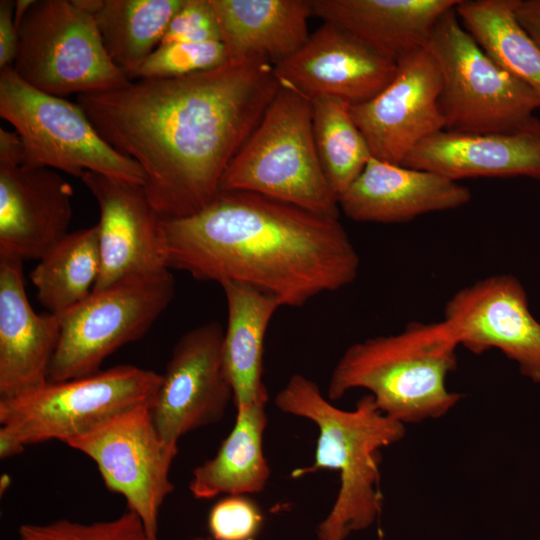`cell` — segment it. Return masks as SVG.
<instances>
[{"label":"cell","mask_w":540,"mask_h":540,"mask_svg":"<svg viewBox=\"0 0 540 540\" xmlns=\"http://www.w3.org/2000/svg\"><path fill=\"white\" fill-rule=\"evenodd\" d=\"M280 85L271 63L227 62L169 79H138L77 96L101 137L134 160L162 219L192 215L220 192L221 178Z\"/></svg>","instance_id":"cell-1"},{"label":"cell","mask_w":540,"mask_h":540,"mask_svg":"<svg viewBox=\"0 0 540 540\" xmlns=\"http://www.w3.org/2000/svg\"><path fill=\"white\" fill-rule=\"evenodd\" d=\"M169 268L238 282L301 307L357 277L360 258L339 219L249 192H223L198 212L161 220Z\"/></svg>","instance_id":"cell-2"},{"label":"cell","mask_w":540,"mask_h":540,"mask_svg":"<svg viewBox=\"0 0 540 540\" xmlns=\"http://www.w3.org/2000/svg\"><path fill=\"white\" fill-rule=\"evenodd\" d=\"M274 403L280 411L308 419L318 428L312 464L293 470L291 477L322 469L339 472L340 487L330 512L316 528L317 540H345L370 527L383 504L380 450L399 442L405 425L384 415L370 394L354 409H340L302 374L289 378Z\"/></svg>","instance_id":"cell-3"},{"label":"cell","mask_w":540,"mask_h":540,"mask_svg":"<svg viewBox=\"0 0 540 540\" xmlns=\"http://www.w3.org/2000/svg\"><path fill=\"white\" fill-rule=\"evenodd\" d=\"M458 347L443 320L414 321L399 333L355 342L333 368L327 398L365 389L384 415L404 425L440 418L462 397L446 384Z\"/></svg>","instance_id":"cell-4"},{"label":"cell","mask_w":540,"mask_h":540,"mask_svg":"<svg viewBox=\"0 0 540 540\" xmlns=\"http://www.w3.org/2000/svg\"><path fill=\"white\" fill-rule=\"evenodd\" d=\"M220 191L255 193L339 219L338 196L315 147L309 99L280 86L259 124L227 166Z\"/></svg>","instance_id":"cell-5"},{"label":"cell","mask_w":540,"mask_h":540,"mask_svg":"<svg viewBox=\"0 0 540 540\" xmlns=\"http://www.w3.org/2000/svg\"><path fill=\"white\" fill-rule=\"evenodd\" d=\"M427 48L441 73L444 130L513 131L527 124L540 108V96L481 49L462 26L455 8L438 20Z\"/></svg>","instance_id":"cell-6"},{"label":"cell","mask_w":540,"mask_h":540,"mask_svg":"<svg viewBox=\"0 0 540 540\" xmlns=\"http://www.w3.org/2000/svg\"><path fill=\"white\" fill-rule=\"evenodd\" d=\"M0 117L23 142V165L144 184L140 166L101 137L77 102L33 88L12 67L0 69Z\"/></svg>","instance_id":"cell-7"},{"label":"cell","mask_w":540,"mask_h":540,"mask_svg":"<svg viewBox=\"0 0 540 540\" xmlns=\"http://www.w3.org/2000/svg\"><path fill=\"white\" fill-rule=\"evenodd\" d=\"M12 69L33 88L62 98L131 82L108 56L95 17L71 0L34 1L18 26Z\"/></svg>","instance_id":"cell-8"},{"label":"cell","mask_w":540,"mask_h":540,"mask_svg":"<svg viewBox=\"0 0 540 540\" xmlns=\"http://www.w3.org/2000/svg\"><path fill=\"white\" fill-rule=\"evenodd\" d=\"M161 374L123 364L0 400V423L24 445L64 443L129 409L150 407Z\"/></svg>","instance_id":"cell-9"},{"label":"cell","mask_w":540,"mask_h":540,"mask_svg":"<svg viewBox=\"0 0 540 540\" xmlns=\"http://www.w3.org/2000/svg\"><path fill=\"white\" fill-rule=\"evenodd\" d=\"M175 295L170 269L131 275L93 290L61 315V335L48 381H64L100 371L104 360L141 339Z\"/></svg>","instance_id":"cell-10"},{"label":"cell","mask_w":540,"mask_h":540,"mask_svg":"<svg viewBox=\"0 0 540 540\" xmlns=\"http://www.w3.org/2000/svg\"><path fill=\"white\" fill-rule=\"evenodd\" d=\"M65 444L95 462L106 487L122 495L158 539L160 508L174 490L169 472L178 447L161 437L149 406L124 411Z\"/></svg>","instance_id":"cell-11"},{"label":"cell","mask_w":540,"mask_h":540,"mask_svg":"<svg viewBox=\"0 0 540 540\" xmlns=\"http://www.w3.org/2000/svg\"><path fill=\"white\" fill-rule=\"evenodd\" d=\"M223 337L221 325L211 321L187 331L175 344L149 407L167 443L177 445L185 434L218 423L233 402Z\"/></svg>","instance_id":"cell-12"},{"label":"cell","mask_w":540,"mask_h":540,"mask_svg":"<svg viewBox=\"0 0 540 540\" xmlns=\"http://www.w3.org/2000/svg\"><path fill=\"white\" fill-rule=\"evenodd\" d=\"M442 320L459 346L474 354L497 349L540 384V322L515 276L493 275L461 288L446 302Z\"/></svg>","instance_id":"cell-13"},{"label":"cell","mask_w":540,"mask_h":540,"mask_svg":"<svg viewBox=\"0 0 540 540\" xmlns=\"http://www.w3.org/2000/svg\"><path fill=\"white\" fill-rule=\"evenodd\" d=\"M441 89L438 64L426 46L399 60L392 79L377 95L350 106L372 156L401 165L421 141L444 130Z\"/></svg>","instance_id":"cell-14"},{"label":"cell","mask_w":540,"mask_h":540,"mask_svg":"<svg viewBox=\"0 0 540 540\" xmlns=\"http://www.w3.org/2000/svg\"><path fill=\"white\" fill-rule=\"evenodd\" d=\"M396 64L345 29L324 22L298 51L273 67L281 87L310 101L330 97L353 106L377 95Z\"/></svg>","instance_id":"cell-15"},{"label":"cell","mask_w":540,"mask_h":540,"mask_svg":"<svg viewBox=\"0 0 540 540\" xmlns=\"http://www.w3.org/2000/svg\"><path fill=\"white\" fill-rule=\"evenodd\" d=\"M82 182L99 207L100 273L94 290L168 266L161 220L142 185L87 172Z\"/></svg>","instance_id":"cell-16"},{"label":"cell","mask_w":540,"mask_h":540,"mask_svg":"<svg viewBox=\"0 0 540 540\" xmlns=\"http://www.w3.org/2000/svg\"><path fill=\"white\" fill-rule=\"evenodd\" d=\"M72 198L58 171L0 166V259L40 260L69 233Z\"/></svg>","instance_id":"cell-17"},{"label":"cell","mask_w":540,"mask_h":540,"mask_svg":"<svg viewBox=\"0 0 540 540\" xmlns=\"http://www.w3.org/2000/svg\"><path fill=\"white\" fill-rule=\"evenodd\" d=\"M402 166L454 181L476 177H528L540 181V119L507 132L441 130L421 141Z\"/></svg>","instance_id":"cell-18"},{"label":"cell","mask_w":540,"mask_h":540,"mask_svg":"<svg viewBox=\"0 0 540 540\" xmlns=\"http://www.w3.org/2000/svg\"><path fill=\"white\" fill-rule=\"evenodd\" d=\"M22 263L0 259V400L28 394L48 382L61 335V317L34 312Z\"/></svg>","instance_id":"cell-19"},{"label":"cell","mask_w":540,"mask_h":540,"mask_svg":"<svg viewBox=\"0 0 540 540\" xmlns=\"http://www.w3.org/2000/svg\"><path fill=\"white\" fill-rule=\"evenodd\" d=\"M471 197L466 186L440 174L372 157L338 201L354 221L393 224L457 209Z\"/></svg>","instance_id":"cell-20"},{"label":"cell","mask_w":540,"mask_h":540,"mask_svg":"<svg viewBox=\"0 0 540 540\" xmlns=\"http://www.w3.org/2000/svg\"><path fill=\"white\" fill-rule=\"evenodd\" d=\"M460 0H311L313 16L398 62L427 46L438 20Z\"/></svg>","instance_id":"cell-21"},{"label":"cell","mask_w":540,"mask_h":540,"mask_svg":"<svg viewBox=\"0 0 540 540\" xmlns=\"http://www.w3.org/2000/svg\"><path fill=\"white\" fill-rule=\"evenodd\" d=\"M230 62L273 66L308 40L311 0H211Z\"/></svg>","instance_id":"cell-22"},{"label":"cell","mask_w":540,"mask_h":540,"mask_svg":"<svg viewBox=\"0 0 540 540\" xmlns=\"http://www.w3.org/2000/svg\"><path fill=\"white\" fill-rule=\"evenodd\" d=\"M221 287L227 304L223 362L233 390V404L235 408L266 405L264 340L272 317L282 305L274 296L243 283L225 282Z\"/></svg>","instance_id":"cell-23"},{"label":"cell","mask_w":540,"mask_h":540,"mask_svg":"<svg viewBox=\"0 0 540 540\" xmlns=\"http://www.w3.org/2000/svg\"><path fill=\"white\" fill-rule=\"evenodd\" d=\"M267 422L265 405L236 407L233 428L215 456L192 471L191 494L197 499H211L263 491L271 474L263 450Z\"/></svg>","instance_id":"cell-24"},{"label":"cell","mask_w":540,"mask_h":540,"mask_svg":"<svg viewBox=\"0 0 540 540\" xmlns=\"http://www.w3.org/2000/svg\"><path fill=\"white\" fill-rule=\"evenodd\" d=\"M518 0H460L464 29L502 69L540 96V48L516 17Z\"/></svg>","instance_id":"cell-25"},{"label":"cell","mask_w":540,"mask_h":540,"mask_svg":"<svg viewBox=\"0 0 540 540\" xmlns=\"http://www.w3.org/2000/svg\"><path fill=\"white\" fill-rule=\"evenodd\" d=\"M183 0H103L95 15L104 48L112 62L135 79L160 45Z\"/></svg>","instance_id":"cell-26"},{"label":"cell","mask_w":540,"mask_h":540,"mask_svg":"<svg viewBox=\"0 0 540 540\" xmlns=\"http://www.w3.org/2000/svg\"><path fill=\"white\" fill-rule=\"evenodd\" d=\"M100 273L98 227L69 232L32 270L30 279L47 312L63 315L94 290Z\"/></svg>","instance_id":"cell-27"},{"label":"cell","mask_w":540,"mask_h":540,"mask_svg":"<svg viewBox=\"0 0 540 540\" xmlns=\"http://www.w3.org/2000/svg\"><path fill=\"white\" fill-rule=\"evenodd\" d=\"M317 154L332 189L339 197L373 157L353 120L350 105L330 97L311 100Z\"/></svg>","instance_id":"cell-28"},{"label":"cell","mask_w":540,"mask_h":540,"mask_svg":"<svg viewBox=\"0 0 540 540\" xmlns=\"http://www.w3.org/2000/svg\"><path fill=\"white\" fill-rule=\"evenodd\" d=\"M229 62L221 41L159 45L135 79H169L209 71Z\"/></svg>","instance_id":"cell-29"},{"label":"cell","mask_w":540,"mask_h":540,"mask_svg":"<svg viewBox=\"0 0 540 540\" xmlns=\"http://www.w3.org/2000/svg\"><path fill=\"white\" fill-rule=\"evenodd\" d=\"M19 540H158L152 538L141 519L127 510L120 516L93 523L59 519L49 524H23Z\"/></svg>","instance_id":"cell-30"},{"label":"cell","mask_w":540,"mask_h":540,"mask_svg":"<svg viewBox=\"0 0 540 540\" xmlns=\"http://www.w3.org/2000/svg\"><path fill=\"white\" fill-rule=\"evenodd\" d=\"M263 516L246 495H229L219 500L208 515V529L214 540H253Z\"/></svg>","instance_id":"cell-31"},{"label":"cell","mask_w":540,"mask_h":540,"mask_svg":"<svg viewBox=\"0 0 540 540\" xmlns=\"http://www.w3.org/2000/svg\"><path fill=\"white\" fill-rule=\"evenodd\" d=\"M221 41V32L211 0H183L169 22L160 45Z\"/></svg>","instance_id":"cell-32"},{"label":"cell","mask_w":540,"mask_h":540,"mask_svg":"<svg viewBox=\"0 0 540 540\" xmlns=\"http://www.w3.org/2000/svg\"><path fill=\"white\" fill-rule=\"evenodd\" d=\"M15 1H0V69L12 67L18 49V29L14 23Z\"/></svg>","instance_id":"cell-33"},{"label":"cell","mask_w":540,"mask_h":540,"mask_svg":"<svg viewBox=\"0 0 540 540\" xmlns=\"http://www.w3.org/2000/svg\"><path fill=\"white\" fill-rule=\"evenodd\" d=\"M24 164V146L16 131L0 128V166L16 167Z\"/></svg>","instance_id":"cell-34"},{"label":"cell","mask_w":540,"mask_h":540,"mask_svg":"<svg viewBox=\"0 0 540 540\" xmlns=\"http://www.w3.org/2000/svg\"><path fill=\"white\" fill-rule=\"evenodd\" d=\"M516 17L540 48V0H518Z\"/></svg>","instance_id":"cell-35"},{"label":"cell","mask_w":540,"mask_h":540,"mask_svg":"<svg viewBox=\"0 0 540 540\" xmlns=\"http://www.w3.org/2000/svg\"><path fill=\"white\" fill-rule=\"evenodd\" d=\"M26 445H24L18 438H16L6 428H0V458L8 459L16 455H20Z\"/></svg>","instance_id":"cell-36"},{"label":"cell","mask_w":540,"mask_h":540,"mask_svg":"<svg viewBox=\"0 0 540 540\" xmlns=\"http://www.w3.org/2000/svg\"><path fill=\"white\" fill-rule=\"evenodd\" d=\"M72 3L80 10L91 14L95 17L103 4V0H71Z\"/></svg>","instance_id":"cell-37"},{"label":"cell","mask_w":540,"mask_h":540,"mask_svg":"<svg viewBox=\"0 0 540 540\" xmlns=\"http://www.w3.org/2000/svg\"><path fill=\"white\" fill-rule=\"evenodd\" d=\"M35 0H17L14 6V23L16 28L20 25L22 19L27 14Z\"/></svg>","instance_id":"cell-38"}]
</instances>
